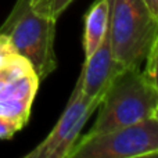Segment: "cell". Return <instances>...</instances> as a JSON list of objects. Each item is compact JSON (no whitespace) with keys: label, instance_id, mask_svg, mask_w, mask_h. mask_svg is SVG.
I'll return each instance as SVG.
<instances>
[{"label":"cell","instance_id":"5","mask_svg":"<svg viewBox=\"0 0 158 158\" xmlns=\"http://www.w3.org/2000/svg\"><path fill=\"white\" fill-rule=\"evenodd\" d=\"M98 106V101L90 100L82 93L77 81L71 97L54 128L36 147L25 154V158H69L81 137L82 129Z\"/></svg>","mask_w":158,"mask_h":158},{"label":"cell","instance_id":"1","mask_svg":"<svg viewBox=\"0 0 158 158\" xmlns=\"http://www.w3.org/2000/svg\"><path fill=\"white\" fill-rule=\"evenodd\" d=\"M87 133L96 135L129 126L158 115V83L143 71L126 68L106 92Z\"/></svg>","mask_w":158,"mask_h":158},{"label":"cell","instance_id":"7","mask_svg":"<svg viewBox=\"0 0 158 158\" xmlns=\"http://www.w3.org/2000/svg\"><path fill=\"white\" fill-rule=\"evenodd\" d=\"M125 69V67L112 54L110 36L107 33L97 49L85 58L81 75L78 78L82 93L90 100L101 103L114 79Z\"/></svg>","mask_w":158,"mask_h":158},{"label":"cell","instance_id":"11","mask_svg":"<svg viewBox=\"0 0 158 158\" xmlns=\"http://www.w3.org/2000/svg\"><path fill=\"white\" fill-rule=\"evenodd\" d=\"M157 58H158V42H156L151 46L150 52L146 56V58H144L146 68L143 71L151 81H156V82H157Z\"/></svg>","mask_w":158,"mask_h":158},{"label":"cell","instance_id":"2","mask_svg":"<svg viewBox=\"0 0 158 158\" xmlns=\"http://www.w3.org/2000/svg\"><path fill=\"white\" fill-rule=\"evenodd\" d=\"M110 44L125 68L139 69L158 42V17L144 0H110Z\"/></svg>","mask_w":158,"mask_h":158},{"label":"cell","instance_id":"10","mask_svg":"<svg viewBox=\"0 0 158 158\" xmlns=\"http://www.w3.org/2000/svg\"><path fill=\"white\" fill-rule=\"evenodd\" d=\"M15 54H18V53H17L15 47H14L13 42L10 40V38L0 32V67L7 64Z\"/></svg>","mask_w":158,"mask_h":158},{"label":"cell","instance_id":"12","mask_svg":"<svg viewBox=\"0 0 158 158\" xmlns=\"http://www.w3.org/2000/svg\"><path fill=\"white\" fill-rule=\"evenodd\" d=\"M18 131L21 128L15 122L0 115V140H11Z\"/></svg>","mask_w":158,"mask_h":158},{"label":"cell","instance_id":"3","mask_svg":"<svg viewBox=\"0 0 158 158\" xmlns=\"http://www.w3.org/2000/svg\"><path fill=\"white\" fill-rule=\"evenodd\" d=\"M56 25V19L33 11L29 0H15L8 17L0 25V32L7 35L17 53L32 64L40 82L57 68Z\"/></svg>","mask_w":158,"mask_h":158},{"label":"cell","instance_id":"6","mask_svg":"<svg viewBox=\"0 0 158 158\" xmlns=\"http://www.w3.org/2000/svg\"><path fill=\"white\" fill-rule=\"evenodd\" d=\"M39 85L40 79L32 64L15 54L0 67V115L22 129L29 121Z\"/></svg>","mask_w":158,"mask_h":158},{"label":"cell","instance_id":"8","mask_svg":"<svg viewBox=\"0 0 158 158\" xmlns=\"http://www.w3.org/2000/svg\"><path fill=\"white\" fill-rule=\"evenodd\" d=\"M110 27V0H94L85 14L83 50L85 58L98 47L108 33Z\"/></svg>","mask_w":158,"mask_h":158},{"label":"cell","instance_id":"13","mask_svg":"<svg viewBox=\"0 0 158 158\" xmlns=\"http://www.w3.org/2000/svg\"><path fill=\"white\" fill-rule=\"evenodd\" d=\"M144 3L147 4L148 10L156 17H158V0H144Z\"/></svg>","mask_w":158,"mask_h":158},{"label":"cell","instance_id":"9","mask_svg":"<svg viewBox=\"0 0 158 158\" xmlns=\"http://www.w3.org/2000/svg\"><path fill=\"white\" fill-rule=\"evenodd\" d=\"M72 2L74 0H29L33 11L56 21H58V18L71 6Z\"/></svg>","mask_w":158,"mask_h":158},{"label":"cell","instance_id":"4","mask_svg":"<svg viewBox=\"0 0 158 158\" xmlns=\"http://www.w3.org/2000/svg\"><path fill=\"white\" fill-rule=\"evenodd\" d=\"M158 154V115L129 126L79 137L69 158H148Z\"/></svg>","mask_w":158,"mask_h":158}]
</instances>
